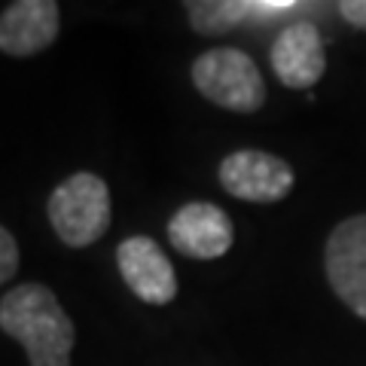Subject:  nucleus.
Returning <instances> with one entry per match:
<instances>
[{"label":"nucleus","instance_id":"obj_1","mask_svg":"<svg viewBox=\"0 0 366 366\" xmlns=\"http://www.w3.org/2000/svg\"><path fill=\"white\" fill-rule=\"evenodd\" d=\"M0 330L16 339L31 366H71L76 327L46 284H19L0 300Z\"/></svg>","mask_w":366,"mask_h":366},{"label":"nucleus","instance_id":"obj_2","mask_svg":"<svg viewBox=\"0 0 366 366\" xmlns=\"http://www.w3.org/2000/svg\"><path fill=\"white\" fill-rule=\"evenodd\" d=\"M46 214L67 247H89L104 238L113 220L110 189L92 171H76L52 189Z\"/></svg>","mask_w":366,"mask_h":366},{"label":"nucleus","instance_id":"obj_3","mask_svg":"<svg viewBox=\"0 0 366 366\" xmlns=\"http://www.w3.org/2000/svg\"><path fill=\"white\" fill-rule=\"evenodd\" d=\"M196 92L211 104L232 113H254L266 104V83L257 61L235 46H214L189 67Z\"/></svg>","mask_w":366,"mask_h":366},{"label":"nucleus","instance_id":"obj_4","mask_svg":"<svg viewBox=\"0 0 366 366\" xmlns=\"http://www.w3.org/2000/svg\"><path fill=\"white\" fill-rule=\"evenodd\" d=\"M220 187L232 199L254 204H278L293 192L296 174L287 159L266 150H235L220 162Z\"/></svg>","mask_w":366,"mask_h":366},{"label":"nucleus","instance_id":"obj_5","mask_svg":"<svg viewBox=\"0 0 366 366\" xmlns=\"http://www.w3.org/2000/svg\"><path fill=\"white\" fill-rule=\"evenodd\" d=\"M324 272L333 293L366 320V214L342 220L327 238Z\"/></svg>","mask_w":366,"mask_h":366},{"label":"nucleus","instance_id":"obj_6","mask_svg":"<svg viewBox=\"0 0 366 366\" xmlns=\"http://www.w3.org/2000/svg\"><path fill=\"white\" fill-rule=\"evenodd\" d=\"M119 274L137 300L147 305H168L177 296V272L150 235H129L117 247Z\"/></svg>","mask_w":366,"mask_h":366},{"label":"nucleus","instance_id":"obj_7","mask_svg":"<svg viewBox=\"0 0 366 366\" xmlns=\"http://www.w3.org/2000/svg\"><path fill=\"white\" fill-rule=\"evenodd\" d=\"M168 242L189 259H220L235 242V229L220 204L189 202L168 220Z\"/></svg>","mask_w":366,"mask_h":366},{"label":"nucleus","instance_id":"obj_8","mask_svg":"<svg viewBox=\"0 0 366 366\" xmlns=\"http://www.w3.org/2000/svg\"><path fill=\"white\" fill-rule=\"evenodd\" d=\"M61 31V9L55 0H16L0 13V52L9 59H31L49 49Z\"/></svg>","mask_w":366,"mask_h":366},{"label":"nucleus","instance_id":"obj_9","mask_svg":"<svg viewBox=\"0 0 366 366\" xmlns=\"http://www.w3.org/2000/svg\"><path fill=\"white\" fill-rule=\"evenodd\" d=\"M272 71L287 89H312L327 71V49L317 25L293 21L272 43Z\"/></svg>","mask_w":366,"mask_h":366},{"label":"nucleus","instance_id":"obj_10","mask_svg":"<svg viewBox=\"0 0 366 366\" xmlns=\"http://www.w3.org/2000/svg\"><path fill=\"white\" fill-rule=\"evenodd\" d=\"M189 28L202 37H220L244 21L274 19L296 9V0H187Z\"/></svg>","mask_w":366,"mask_h":366},{"label":"nucleus","instance_id":"obj_11","mask_svg":"<svg viewBox=\"0 0 366 366\" xmlns=\"http://www.w3.org/2000/svg\"><path fill=\"white\" fill-rule=\"evenodd\" d=\"M19 272V244L6 226H0V284L13 281Z\"/></svg>","mask_w":366,"mask_h":366},{"label":"nucleus","instance_id":"obj_12","mask_svg":"<svg viewBox=\"0 0 366 366\" xmlns=\"http://www.w3.org/2000/svg\"><path fill=\"white\" fill-rule=\"evenodd\" d=\"M336 13L357 31H366V0H339Z\"/></svg>","mask_w":366,"mask_h":366}]
</instances>
